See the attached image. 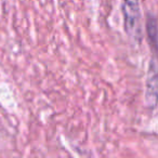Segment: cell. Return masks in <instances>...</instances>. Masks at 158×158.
<instances>
[{"label":"cell","mask_w":158,"mask_h":158,"mask_svg":"<svg viewBox=\"0 0 158 158\" xmlns=\"http://www.w3.org/2000/svg\"><path fill=\"white\" fill-rule=\"evenodd\" d=\"M121 10L123 16V29L130 39L140 44L142 39V14L140 0H123Z\"/></svg>","instance_id":"1"},{"label":"cell","mask_w":158,"mask_h":158,"mask_svg":"<svg viewBox=\"0 0 158 158\" xmlns=\"http://www.w3.org/2000/svg\"><path fill=\"white\" fill-rule=\"evenodd\" d=\"M145 102L149 108H155L158 104V51H153L148 64Z\"/></svg>","instance_id":"2"},{"label":"cell","mask_w":158,"mask_h":158,"mask_svg":"<svg viewBox=\"0 0 158 158\" xmlns=\"http://www.w3.org/2000/svg\"><path fill=\"white\" fill-rule=\"evenodd\" d=\"M146 33L152 51H158V22L153 15H148L146 21Z\"/></svg>","instance_id":"3"}]
</instances>
